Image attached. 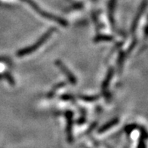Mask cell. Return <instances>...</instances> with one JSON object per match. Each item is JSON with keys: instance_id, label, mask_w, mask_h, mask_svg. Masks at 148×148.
Masks as SVG:
<instances>
[{"instance_id": "52a82bcc", "label": "cell", "mask_w": 148, "mask_h": 148, "mask_svg": "<svg viewBox=\"0 0 148 148\" xmlns=\"http://www.w3.org/2000/svg\"><path fill=\"white\" fill-rule=\"evenodd\" d=\"M113 40V37L110 36L106 35H99L97 36L95 39V42H100V41H112Z\"/></svg>"}, {"instance_id": "9c48e42d", "label": "cell", "mask_w": 148, "mask_h": 148, "mask_svg": "<svg viewBox=\"0 0 148 148\" xmlns=\"http://www.w3.org/2000/svg\"><path fill=\"white\" fill-rule=\"evenodd\" d=\"M4 76L5 77L6 79H8V81L9 82V83L11 84V85H14V79L12 78V76H11L9 73H5Z\"/></svg>"}, {"instance_id": "3957f363", "label": "cell", "mask_w": 148, "mask_h": 148, "mask_svg": "<svg viewBox=\"0 0 148 148\" xmlns=\"http://www.w3.org/2000/svg\"><path fill=\"white\" fill-rule=\"evenodd\" d=\"M55 64H56L57 66H58L60 70H62L63 73L66 75V76L67 77V79H68L69 82H70L71 84H73V85H76V78H75V76H74L73 74L72 73L70 72V70H69V69L67 68V67H66V66H65V65L60 60H56Z\"/></svg>"}, {"instance_id": "6da1fadb", "label": "cell", "mask_w": 148, "mask_h": 148, "mask_svg": "<svg viewBox=\"0 0 148 148\" xmlns=\"http://www.w3.org/2000/svg\"><path fill=\"white\" fill-rule=\"evenodd\" d=\"M55 28H51V29H49L46 33L42 36L40 38V39L35 43V44H33L32 46L27 47V48H25V49H23L21 50H20L17 52V55L18 57H22V56H25V55H29V54H31L33 53V51H35L36 49H38L39 47L41 46L42 45L43 43H45V41H46L47 39H49V37L51 36V34H52L54 32H55Z\"/></svg>"}, {"instance_id": "277c9868", "label": "cell", "mask_w": 148, "mask_h": 148, "mask_svg": "<svg viewBox=\"0 0 148 148\" xmlns=\"http://www.w3.org/2000/svg\"><path fill=\"white\" fill-rule=\"evenodd\" d=\"M66 120H67V127H66V132H67V137L70 142L73 140L72 135V129H73V113L71 111H68L66 113Z\"/></svg>"}, {"instance_id": "ba28073f", "label": "cell", "mask_w": 148, "mask_h": 148, "mask_svg": "<svg viewBox=\"0 0 148 148\" xmlns=\"http://www.w3.org/2000/svg\"><path fill=\"white\" fill-rule=\"evenodd\" d=\"M80 98H82L85 101H95L98 98L97 96H80Z\"/></svg>"}, {"instance_id": "8992f818", "label": "cell", "mask_w": 148, "mask_h": 148, "mask_svg": "<svg viewBox=\"0 0 148 148\" xmlns=\"http://www.w3.org/2000/svg\"><path fill=\"white\" fill-rule=\"evenodd\" d=\"M118 122H119V119H117V118L112 119L111 121H110V122H108L107 123H106L105 125H103V126H102L99 130H98V132L99 133L104 132L107 131L109 129H110V128H112V127L114 126L115 125H116L117 123H118Z\"/></svg>"}, {"instance_id": "7a4b0ae2", "label": "cell", "mask_w": 148, "mask_h": 148, "mask_svg": "<svg viewBox=\"0 0 148 148\" xmlns=\"http://www.w3.org/2000/svg\"><path fill=\"white\" fill-rule=\"evenodd\" d=\"M23 1H24V2H26L27 3H28L33 9L35 10L36 12H38V13H39L42 17H43V18H46V19L51 20V21H55L56 23H59L60 25L64 26V27H66V26L68 25L67 21H65L64 19H63V18H59V17H57V16L54 15V14H49V13H48V12H44L43 10H42L41 8H39V6L37 5V4H36L35 2H33L32 0H23Z\"/></svg>"}, {"instance_id": "5b68a950", "label": "cell", "mask_w": 148, "mask_h": 148, "mask_svg": "<svg viewBox=\"0 0 148 148\" xmlns=\"http://www.w3.org/2000/svg\"><path fill=\"white\" fill-rule=\"evenodd\" d=\"M113 75V68H110V70H109V72L107 73V76L106 77V79H104L103 81V86H102V90H103V94H105V96H106V94H107V88H108V86H109V83L110 82L111 79H112V76Z\"/></svg>"}]
</instances>
